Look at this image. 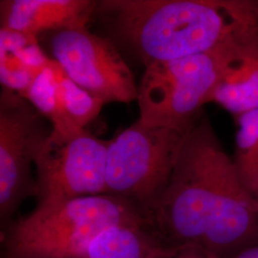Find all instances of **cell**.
<instances>
[{"label":"cell","mask_w":258,"mask_h":258,"mask_svg":"<svg viewBox=\"0 0 258 258\" xmlns=\"http://www.w3.org/2000/svg\"><path fill=\"white\" fill-rule=\"evenodd\" d=\"M108 142L95 137L86 129L68 136L52 131L35 162L37 206L109 194L106 184Z\"/></svg>","instance_id":"7"},{"label":"cell","mask_w":258,"mask_h":258,"mask_svg":"<svg viewBox=\"0 0 258 258\" xmlns=\"http://www.w3.org/2000/svg\"><path fill=\"white\" fill-rule=\"evenodd\" d=\"M76 258H90L87 254L86 255H83V256H79V257H76Z\"/></svg>","instance_id":"18"},{"label":"cell","mask_w":258,"mask_h":258,"mask_svg":"<svg viewBox=\"0 0 258 258\" xmlns=\"http://www.w3.org/2000/svg\"><path fill=\"white\" fill-rule=\"evenodd\" d=\"M189 128L150 125L138 120L110 140L108 194L136 204L149 216L166 189Z\"/></svg>","instance_id":"5"},{"label":"cell","mask_w":258,"mask_h":258,"mask_svg":"<svg viewBox=\"0 0 258 258\" xmlns=\"http://www.w3.org/2000/svg\"><path fill=\"white\" fill-rule=\"evenodd\" d=\"M51 51L66 75L104 104L138 99L134 77L117 48L87 26L55 32Z\"/></svg>","instance_id":"8"},{"label":"cell","mask_w":258,"mask_h":258,"mask_svg":"<svg viewBox=\"0 0 258 258\" xmlns=\"http://www.w3.org/2000/svg\"><path fill=\"white\" fill-rule=\"evenodd\" d=\"M90 0H1V29L37 35L85 27L97 9Z\"/></svg>","instance_id":"9"},{"label":"cell","mask_w":258,"mask_h":258,"mask_svg":"<svg viewBox=\"0 0 258 258\" xmlns=\"http://www.w3.org/2000/svg\"><path fill=\"white\" fill-rule=\"evenodd\" d=\"M97 9L145 66L258 39V1L104 0Z\"/></svg>","instance_id":"2"},{"label":"cell","mask_w":258,"mask_h":258,"mask_svg":"<svg viewBox=\"0 0 258 258\" xmlns=\"http://www.w3.org/2000/svg\"><path fill=\"white\" fill-rule=\"evenodd\" d=\"M43 116L19 94L1 88L0 95V226L6 230L21 203L37 196L32 165L48 138Z\"/></svg>","instance_id":"6"},{"label":"cell","mask_w":258,"mask_h":258,"mask_svg":"<svg viewBox=\"0 0 258 258\" xmlns=\"http://www.w3.org/2000/svg\"><path fill=\"white\" fill-rule=\"evenodd\" d=\"M150 223L136 204L112 194L75 198L37 208L1 231L3 258H76L86 255L102 231Z\"/></svg>","instance_id":"3"},{"label":"cell","mask_w":258,"mask_h":258,"mask_svg":"<svg viewBox=\"0 0 258 258\" xmlns=\"http://www.w3.org/2000/svg\"><path fill=\"white\" fill-rule=\"evenodd\" d=\"M60 65L52 58L50 64L39 75L22 98L27 100L44 118L50 120L52 131L60 135H73L83 131L65 114L58 86Z\"/></svg>","instance_id":"13"},{"label":"cell","mask_w":258,"mask_h":258,"mask_svg":"<svg viewBox=\"0 0 258 258\" xmlns=\"http://www.w3.org/2000/svg\"><path fill=\"white\" fill-rule=\"evenodd\" d=\"M254 195H255V196H256V197H257L258 198V188L257 190H256V192H255V194H254Z\"/></svg>","instance_id":"19"},{"label":"cell","mask_w":258,"mask_h":258,"mask_svg":"<svg viewBox=\"0 0 258 258\" xmlns=\"http://www.w3.org/2000/svg\"><path fill=\"white\" fill-rule=\"evenodd\" d=\"M149 218L164 245H198L219 258L258 246V198L207 116L199 115L188 130Z\"/></svg>","instance_id":"1"},{"label":"cell","mask_w":258,"mask_h":258,"mask_svg":"<svg viewBox=\"0 0 258 258\" xmlns=\"http://www.w3.org/2000/svg\"><path fill=\"white\" fill-rule=\"evenodd\" d=\"M59 96L67 118L80 128L95 120L104 103L74 83L60 66L58 74Z\"/></svg>","instance_id":"15"},{"label":"cell","mask_w":258,"mask_h":258,"mask_svg":"<svg viewBox=\"0 0 258 258\" xmlns=\"http://www.w3.org/2000/svg\"><path fill=\"white\" fill-rule=\"evenodd\" d=\"M247 41L251 40L146 66L138 87L139 120L150 125L189 128L204 104L210 103L231 50Z\"/></svg>","instance_id":"4"},{"label":"cell","mask_w":258,"mask_h":258,"mask_svg":"<svg viewBox=\"0 0 258 258\" xmlns=\"http://www.w3.org/2000/svg\"><path fill=\"white\" fill-rule=\"evenodd\" d=\"M37 35L0 28V83L2 88L23 96L50 64Z\"/></svg>","instance_id":"11"},{"label":"cell","mask_w":258,"mask_h":258,"mask_svg":"<svg viewBox=\"0 0 258 258\" xmlns=\"http://www.w3.org/2000/svg\"><path fill=\"white\" fill-rule=\"evenodd\" d=\"M210 102L236 117L258 109V39L233 47Z\"/></svg>","instance_id":"10"},{"label":"cell","mask_w":258,"mask_h":258,"mask_svg":"<svg viewBox=\"0 0 258 258\" xmlns=\"http://www.w3.org/2000/svg\"><path fill=\"white\" fill-rule=\"evenodd\" d=\"M161 242L150 223L124 224L102 231L90 245V258H147Z\"/></svg>","instance_id":"12"},{"label":"cell","mask_w":258,"mask_h":258,"mask_svg":"<svg viewBox=\"0 0 258 258\" xmlns=\"http://www.w3.org/2000/svg\"><path fill=\"white\" fill-rule=\"evenodd\" d=\"M234 165L240 178L249 191L258 188V109L237 117Z\"/></svg>","instance_id":"14"},{"label":"cell","mask_w":258,"mask_h":258,"mask_svg":"<svg viewBox=\"0 0 258 258\" xmlns=\"http://www.w3.org/2000/svg\"><path fill=\"white\" fill-rule=\"evenodd\" d=\"M147 258H219L212 251L194 244L164 245L161 242L154 245Z\"/></svg>","instance_id":"16"},{"label":"cell","mask_w":258,"mask_h":258,"mask_svg":"<svg viewBox=\"0 0 258 258\" xmlns=\"http://www.w3.org/2000/svg\"><path fill=\"white\" fill-rule=\"evenodd\" d=\"M231 258H258V246L245 249Z\"/></svg>","instance_id":"17"}]
</instances>
